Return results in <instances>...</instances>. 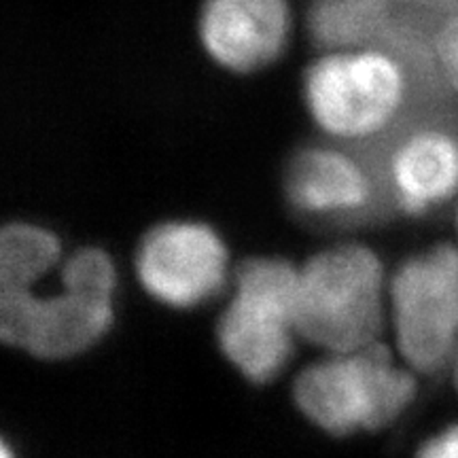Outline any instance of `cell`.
<instances>
[{
    "label": "cell",
    "instance_id": "obj_1",
    "mask_svg": "<svg viewBox=\"0 0 458 458\" xmlns=\"http://www.w3.org/2000/svg\"><path fill=\"white\" fill-rule=\"evenodd\" d=\"M416 68L385 47L323 51L303 72V105L335 142L385 136L408 111Z\"/></svg>",
    "mask_w": 458,
    "mask_h": 458
},
{
    "label": "cell",
    "instance_id": "obj_2",
    "mask_svg": "<svg viewBox=\"0 0 458 458\" xmlns=\"http://www.w3.org/2000/svg\"><path fill=\"white\" fill-rule=\"evenodd\" d=\"M386 297L385 267L374 250L334 246L300 270L297 334L329 354L371 346L385 329Z\"/></svg>",
    "mask_w": 458,
    "mask_h": 458
},
{
    "label": "cell",
    "instance_id": "obj_3",
    "mask_svg": "<svg viewBox=\"0 0 458 458\" xmlns=\"http://www.w3.org/2000/svg\"><path fill=\"white\" fill-rule=\"evenodd\" d=\"M416 371L394 363L382 342L329 354L297 376L295 403L331 435L376 431L408 410L416 397Z\"/></svg>",
    "mask_w": 458,
    "mask_h": 458
},
{
    "label": "cell",
    "instance_id": "obj_4",
    "mask_svg": "<svg viewBox=\"0 0 458 458\" xmlns=\"http://www.w3.org/2000/svg\"><path fill=\"white\" fill-rule=\"evenodd\" d=\"M300 270L284 259L257 257L236 274V291L221 314L219 344L250 382H270L293 352Z\"/></svg>",
    "mask_w": 458,
    "mask_h": 458
},
{
    "label": "cell",
    "instance_id": "obj_5",
    "mask_svg": "<svg viewBox=\"0 0 458 458\" xmlns=\"http://www.w3.org/2000/svg\"><path fill=\"white\" fill-rule=\"evenodd\" d=\"M388 303L399 357L416 374H437L458 357V244H435L393 274Z\"/></svg>",
    "mask_w": 458,
    "mask_h": 458
},
{
    "label": "cell",
    "instance_id": "obj_6",
    "mask_svg": "<svg viewBox=\"0 0 458 458\" xmlns=\"http://www.w3.org/2000/svg\"><path fill=\"white\" fill-rule=\"evenodd\" d=\"M113 325V295L96 293L62 278L55 295L34 289H0V335L41 359L77 357L102 340Z\"/></svg>",
    "mask_w": 458,
    "mask_h": 458
},
{
    "label": "cell",
    "instance_id": "obj_7",
    "mask_svg": "<svg viewBox=\"0 0 458 458\" xmlns=\"http://www.w3.org/2000/svg\"><path fill=\"white\" fill-rule=\"evenodd\" d=\"M136 272L147 293L174 308H193L225 284L227 249L199 221H165L147 232L136 253Z\"/></svg>",
    "mask_w": 458,
    "mask_h": 458
},
{
    "label": "cell",
    "instance_id": "obj_8",
    "mask_svg": "<svg viewBox=\"0 0 458 458\" xmlns=\"http://www.w3.org/2000/svg\"><path fill=\"white\" fill-rule=\"evenodd\" d=\"M293 32L291 0H202L198 38L223 71L250 74L272 66Z\"/></svg>",
    "mask_w": 458,
    "mask_h": 458
},
{
    "label": "cell",
    "instance_id": "obj_9",
    "mask_svg": "<svg viewBox=\"0 0 458 458\" xmlns=\"http://www.w3.org/2000/svg\"><path fill=\"white\" fill-rule=\"evenodd\" d=\"M393 196L408 215H425L458 196V134L439 123L414 125L388 153Z\"/></svg>",
    "mask_w": 458,
    "mask_h": 458
},
{
    "label": "cell",
    "instance_id": "obj_10",
    "mask_svg": "<svg viewBox=\"0 0 458 458\" xmlns=\"http://www.w3.org/2000/svg\"><path fill=\"white\" fill-rule=\"evenodd\" d=\"M286 196L310 216H348L374 199V179L357 156L334 145L308 147L291 159Z\"/></svg>",
    "mask_w": 458,
    "mask_h": 458
},
{
    "label": "cell",
    "instance_id": "obj_11",
    "mask_svg": "<svg viewBox=\"0 0 458 458\" xmlns=\"http://www.w3.org/2000/svg\"><path fill=\"white\" fill-rule=\"evenodd\" d=\"M306 24L320 51L388 49L393 32L386 0H312Z\"/></svg>",
    "mask_w": 458,
    "mask_h": 458
},
{
    "label": "cell",
    "instance_id": "obj_12",
    "mask_svg": "<svg viewBox=\"0 0 458 458\" xmlns=\"http://www.w3.org/2000/svg\"><path fill=\"white\" fill-rule=\"evenodd\" d=\"M60 255V240L49 229L9 223L0 233V289H30L54 270Z\"/></svg>",
    "mask_w": 458,
    "mask_h": 458
},
{
    "label": "cell",
    "instance_id": "obj_13",
    "mask_svg": "<svg viewBox=\"0 0 458 458\" xmlns=\"http://www.w3.org/2000/svg\"><path fill=\"white\" fill-rule=\"evenodd\" d=\"M431 54L435 72L458 100V9L439 26Z\"/></svg>",
    "mask_w": 458,
    "mask_h": 458
},
{
    "label": "cell",
    "instance_id": "obj_14",
    "mask_svg": "<svg viewBox=\"0 0 458 458\" xmlns=\"http://www.w3.org/2000/svg\"><path fill=\"white\" fill-rule=\"evenodd\" d=\"M416 458H458V422L431 435L420 445Z\"/></svg>",
    "mask_w": 458,
    "mask_h": 458
},
{
    "label": "cell",
    "instance_id": "obj_15",
    "mask_svg": "<svg viewBox=\"0 0 458 458\" xmlns=\"http://www.w3.org/2000/svg\"><path fill=\"white\" fill-rule=\"evenodd\" d=\"M452 369H454V386H456V393H458V357L454 359V363H452Z\"/></svg>",
    "mask_w": 458,
    "mask_h": 458
},
{
    "label": "cell",
    "instance_id": "obj_16",
    "mask_svg": "<svg viewBox=\"0 0 458 458\" xmlns=\"http://www.w3.org/2000/svg\"><path fill=\"white\" fill-rule=\"evenodd\" d=\"M0 458H15L13 452H11V448H9L7 444H3V456H0Z\"/></svg>",
    "mask_w": 458,
    "mask_h": 458
},
{
    "label": "cell",
    "instance_id": "obj_17",
    "mask_svg": "<svg viewBox=\"0 0 458 458\" xmlns=\"http://www.w3.org/2000/svg\"><path fill=\"white\" fill-rule=\"evenodd\" d=\"M456 232H458V210H456Z\"/></svg>",
    "mask_w": 458,
    "mask_h": 458
}]
</instances>
